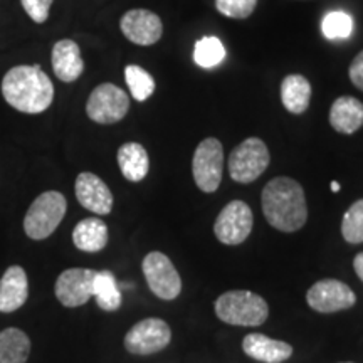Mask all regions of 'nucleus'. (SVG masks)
I'll use <instances>...</instances> for the list:
<instances>
[{
  "mask_svg": "<svg viewBox=\"0 0 363 363\" xmlns=\"http://www.w3.org/2000/svg\"><path fill=\"white\" fill-rule=\"evenodd\" d=\"M262 212L281 233L299 230L308 219L305 190L289 177H276L262 190Z\"/></svg>",
  "mask_w": 363,
  "mask_h": 363,
  "instance_id": "obj_1",
  "label": "nucleus"
},
{
  "mask_svg": "<svg viewBox=\"0 0 363 363\" xmlns=\"http://www.w3.org/2000/svg\"><path fill=\"white\" fill-rule=\"evenodd\" d=\"M2 94L13 110L38 115L52 104L54 86L39 66H16L4 76Z\"/></svg>",
  "mask_w": 363,
  "mask_h": 363,
  "instance_id": "obj_2",
  "label": "nucleus"
},
{
  "mask_svg": "<svg viewBox=\"0 0 363 363\" xmlns=\"http://www.w3.org/2000/svg\"><path fill=\"white\" fill-rule=\"evenodd\" d=\"M216 315L227 325L259 326L267 320L269 306L259 294L227 291L217 298Z\"/></svg>",
  "mask_w": 363,
  "mask_h": 363,
  "instance_id": "obj_3",
  "label": "nucleus"
},
{
  "mask_svg": "<svg viewBox=\"0 0 363 363\" xmlns=\"http://www.w3.org/2000/svg\"><path fill=\"white\" fill-rule=\"evenodd\" d=\"M67 211L66 197L56 190L40 194L29 207L24 217V230L27 238L34 240L48 239L65 219Z\"/></svg>",
  "mask_w": 363,
  "mask_h": 363,
  "instance_id": "obj_4",
  "label": "nucleus"
},
{
  "mask_svg": "<svg viewBox=\"0 0 363 363\" xmlns=\"http://www.w3.org/2000/svg\"><path fill=\"white\" fill-rule=\"evenodd\" d=\"M269 160L266 143L252 136L233 150L229 157V174L239 184H251L264 174Z\"/></svg>",
  "mask_w": 363,
  "mask_h": 363,
  "instance_id": "obj_5",
  "label": "nucleus"
},
{
  "mask_svg": "<svg viewBox=\"0 0 363 363\" xmlns=\"http://www.w3.org/2000/svg\"><path fill=\"white\" fill-rule=\"evenodd\" d=\"M130 110V96L116 84L103 83L93 89L86 103L89 120L99 125H111L123 120Z\"/></svg>",
  "mask_w": 363,
  "mask_h": 363,
  "instance_id": "obj_6",
  "label": "nucleus"
},
{
  "mask_svg": "<svg viewBox=\"0 0 363 363\" xmlns=\"http://www.w3.org/2000/svg\"><path fill=\"white\" fill-rule=\"evenodd\" d=\"M224 170V148L217 138H206L194 153L192 174L197 187L206 194L219 189Z\"/></svg>",
  "mask_w": 363,
  "mask_h": 363,
  "instance_id": "obj_7",
  "label": "nucleus"
},
{
  "mask_svg": "<svg viewBox=\"0 0 363 363\" xmlns=\"http://www.w3.org/2000/svg\"><path fill=\"white\" fill-rule=\"evenodd\" d=\"M142 269L148 288L160 299H175L182 291V279L174 262L163 252H150L145 256Z\"/></svg>",
  "mask_w": 363,
  "mask_h": 363,
  "instance_id": "obj_8",
  "label": "nucleus"
},
{
  "mask_svg": "<svg viewBox=\"0 0 363 363\" xmlns=\"http://www.w3.org/2000/svg\"><path fill=\"white\" fill-rule=\"evenodd\" d=\"M254 217L251 207L242 201H233L222 208L214 224V234L222 244L238 246L249 238Z\"/></svg>",
  "mask_w": 363,
  "mask_h": 363,
  "instance_id": "obj_9",
  "label": "nucleus"
},
{
  "mask_svg": "<svg viewBox=\"0 0 363 363\" xmlns=\"http://www.w3.org/2000/svg\"><path fill=\"white\" fill-rule=\"evenodd\" d=\"M172 340L170 326L160 318H147L131 326L125 337V348L133 355H152L163 350Z\"/></svg>",
  "mask_w": 363,
  "mask_h": 363,
  "instance_id": "obj_10",
  "label": "nucleus"
},
{
  "mask_svg": "<svg viewBox=\"0 0 363 363\" xmlns=\"http://www.w3.org/2000/svg\"><path fill=\"white\" fill-rule=\"evenodd\" d=\"M306 301L318 313H337L355 305L357 296L342 281L321 279L308 289Z\"/></svg>",
  "mask_w": 363,
  "mask_h": 363,
  "instance_id": "obj_11",
  "label": "nucleus"
},
{
  "mask_svg": "<svg viewBox=\"0 0 363 363\" xmlns=\"http://www.w3.org/2000/svg\"><path fill=\"white\" fill-rule=\"evenodd\" d=\"M96 271L84 267H71L59 274L56 281V296L62 306L78 308L93 298V286Z\"/></svg>",
  "mask_w": 363,
  "mask_h": 363,
  "instance_id": "obj_12",
  "label": "nucleus"
},
{
  "mask_svg": "<svg viewBox=\"0 0 363 363\" xmlns=\"http://www.w3.org/2000/svg\"><path fill=\"white\" fill-rule=\"evenodd\" d=\"M125 38L138 45H152L162 39L163 24L155 12L145 9L128 11L120 21Z\"/></svg>",
  "mask_w": 363,
  "mask_h": 363,
  "instance_id": "obj_13",
  "label": "nucleus"
},
{
  "mask_svg": "<svg viewBox=\"0 0 363 363\" xmlns=\"http://www.w3.org/2000/svg\"><path fill=\"white\" fill-rule=\"evenodd\" d=\"M76 199L84 208L98 216L110 214L113 208V194L110 187L91 172H83L76 179Z\"/></svg>",
  "mask_w": 363,
  "mask_h": 363,
  "instance_id": "obj_14",
  "label": "nucleus"
},
{
  "mask_svg": "<svg viewBox=\"0 0 363 363\" xmlns=\"http://www.w3.org/2000/svg\"><path fill=\"white\" fill-rule=\"evenodd\" d=\"M29 298V281L21 266H11L0 279V313H13Z\"/></svg>",
  "mask_w": 363,
  "mask_h": 363,
  "instance_id": "obj_15",
  "label": "nucleus"
},
{
  "mask_svg": "<svg viewBox=\"0 0 363 363\" xmlns=\"http://www.w3.org/2000/svg\"><path fill=\"white\" fill-rule=\"evenodd\" d=\"M52 69L57 79L72 83L83 74L84 61L79 45L71 39H62L52 48Z\"/></svg>",
  "mask_w": 363,
  "mask_h": 363,
  "instance_id": "obj_16",
  "label": "nucleus"
},
{
  "mask_svg": "<svg viewBox=\"0 0 363 363\" xmlns=\"http://www.w3.org/2000/svg\"><path fill=\"white\" fill-rule=\"evenodd\" d=\"M242 350L247 357L264 363H281L293 355L291 345L261 333L247 335L242 340Z\"/></svg>",
  "mask_w": 363,
  "mask_h": 363,
  "instance_id": "obj_17",
  "label": "nucleus"
},
{
  "mask_svg": "<svg viewBox=\"0 0 363 363\" xmlns=\"http://www.w3.org/2000/svg\"><path fill=\"white\" fill-rule=\"evenodd\" d=\"M330 125L338 133H355L363 126V103L353 96L335 99L330 110Z\"/></svg>",
  "mask_w": 363,
  "mask_h": 363,
  "instance_id": "obj_18",
  "label": "nucleus"
},
{
  "mask_svg": "<svg viewBox=\"0 0 363 363\" xmlns=\"http://www.w3.org/2000/svg\"><path fill=\"white\" fill-rule=\"evenodd\" d=\"M108 225L98 217L81 220L72 230V242L83 252H99L108 244Z\"/></svg>",
  "mask_w": 363,
  "mask_h": 363,
  "instance_id": "obj_19",
  "label": "nucleus"
},
{
  "mask_svg": "<svg viewBox=\"0 0 363 363\" xmlns=\"http://www.w3.org/2000/svg\"><path fill=\"white\" fill-rule=\"evenodd\" d=\"M311 99V84L305 76L289 74L281 83V101L293 115H301L308 110Z\"/></svg>",
  "mask_w": 363,
  "mask_h": 363,
  "instance_id": "obj_20",
  "label": "nucleus"
},
{
  "mask_svg": "<svg viewBox=\"0 0 363 363\" xmlns=\"http://www.w3.org/2000/svg\"><path fill=\"white\" fill-rule=\"evenodd\" d=\"M118 165L126 180L142 182L150 170L147 150L135 142L121 145L118 150Z\"/></svg>",
  "mask_w": 363,
  "mask_h": 363,
  "instance_id": "obj_21",
  "label": "nucleus"
},
{
  "mask_svg": "<svg viewBox=\"0 0 363 363\" xmlns=\"http://www.w3.org/2000/svg\"><path fill=\"white\" fill-rule=\"evenodd\" d=\"M30 355V340L19 328L0 331V363H27Z\"/></svg>",
  "mask_w": 363,
  "mask_h": 363,
  "instance_id": "obj_22",
  "label": "nucleus"
},
{
  "mask_svg": "<svg viewBox=\"0 0 363 363\" xmlns=\"http://www.w3.org/2000/svg\"><path fill=\"white\" fill-rule=\"evenodd\" d=\"M93 296L96 299L98 306L104 311H116L121 306L123 298H121V291L111 271H96Z\"/></svg>",
  "mask_w": 363,
  "mask_h": 363,
  "instance_id": "obj_23",
  "label": "nucleus"
},
{
  "mask_svg": "<svg viewBox=\"0 0 363 363\" xmlns=\"http://www.w3.org/2000/svg\"><path fill=\"white\" fill-rule=\"evenodd\" d=\"M125 79L130 88L131 96H133L136 101H147V99L153 94V91H155V79H153V76L140 66H126Z\"/></svg>",
  "mask_w": 363,
  "mask_h": 363,
  "instance_id": "obj_24",
  "label": "nucleus"
},
{
  "mask_svg": "<svg viewBox=\"0 0 363 363\" xmlns=\"http://www.w3.org/2000/svg\"><path fill=\"white\" fill-rule=\"evenodd\" d=\"M225 56L224 44L217 38H202L197 40L194 49V61L201 67H214L220 65L222 59Z\"/></svg>",
  "mask_w": 363,
  "mask_h": 363,
  "instance_id": "obj_25",
  "label": "nucleus"
},
{
  "mask_svg": "<svg viewBox=\"0 0 363 363\" xmlns=\"http://www.w3.org/2000/svg\"><path fill=\"white\" fill-rule=\"evenodd\" d=\"M343 239L350 244L363 242V199L352 203L342 220Z\"/></svg>",
  "mask_w": 363,
  "mask_h": 363,
  "instance_id": "obj_26",
  "label": "nucleus"
},
{
  "mask_svg": "<svg viewBox=\"0 0 363 363\" xmlns=\"http://www.w3.org/2000/svg\"><path fill=\"white\" fill-rule=\"evenodd\" d=\"M321 30L328 39H347L353 33V19L347 12H330L321 22Z\"/></svg>",
  "mask_w": 363,
  "mask_h": 363,
  "instance_id": "obj_27",
  "label": "nucleus"
},
{
  "mask_svg": "<svg viewBox=\"0 0 363 363\" xmlns=\"http://www.w3.org/2000/svg\"><path fill=\"white\" fill-rule=\"evenodd\" d=\"M256 6L257 0H216L217 11L230 19H247Z\"/></svg>",
  "mask_w": 363,
  "mask_h": 363,
  "instance_id": "obj_28",
  "label": "nucleus"
},
{
  "mask_svg": "<svg viewBox=\"0 0 363 363\" xmlns=\"http://www.w3.org/2000/svg\"><path fill=\"white\" fill-rule=\"evenodd\" d=\"M21 2L27 16L38 24H43V22L48 21L49 9H51L54 0H21Z\"/></svg>",
  "mask_w": 363,
  "mask_h": 363,
  "instance_id": "obj_29",
  "label": "nucleus"
},
{
  "mask_svg": "<svg viewBox=\"0 0 363 363\" xmlns=\"http://www.w3.org/2000/svg\"><path fill=\"white\" fill-rule=\"evenodd\" d=\"M348 74H350L352 83L363 91V51L358 52L357 57L352 61Z\"/></svg>",
  "mask_w": 363,
  "mask_h": 363,
  "instance_id": "obj_30",
  "label": "nucleus"
},
{
  "mask_svg": "<svg viewBox=\"0 0 363 363\" xmlns=\"http://www.w3.org/2000/svg\"><path fill=\"white\" fill-rule=\"evenodd\" d=\"M353 267H355L357 276L363 281V252L357 254L355 259H353Z\"/></svg>",
  "mask_w": 363,
  "mask_h": 363,
  "instance_id": "obj_31",
  "label": "nucleus"
},
{
  "mask_svg": "<svg viewBox=\"0 0 363 363\" xmlns=\"http://www.w3.org/2000/svg\"><path fill=\"white\" fill-rule=\"evenodd\" d=\"M331 190H333V192H338V190H340L338 182H331Z\"/></svg>",
  "mask_w": 363,
  "mask_h": 363,
  "instance_id": "obj_32",
  "label": "nucleus"
},
{
  "mask_svg": "<svg viewBox=\"0 0 363 363\" xmlns=\"http://www.w3.org/2000/svg\"><path fill=\"white\" fill-rule=\"evenodd\" d=\"M345 363H352V362H345Z\"/></svg>",
  "mask_w": 363,
  "mask_h": 363,
  "instance_id": "obj_33",
  "label": "nucleus"
}]
</instances>
